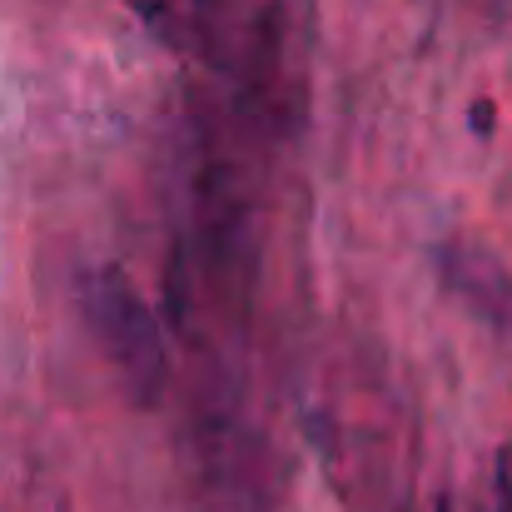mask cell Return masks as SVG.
I'll list each match as a JSON object with an SVG mask.
<instances>
[{"mask_svg":"<svg viewBox=\"0 0 512 512\" xmlns=\"http://www.w3.org/2000/svg\"><path fill=\"white\" fill-rule=\"evenodd\" d=\"M130 10H135L160 40H179V10H174V0H130Z\"/></svg>","mask_w":512,"mask_h":512,"instance_id":"cell-4","label":"cell"},{"mask_svg":"<svg viewBox=\"0 0 512 512\" xmlns=\"http://www.w3.org/2000/svg\"><path fill=\"white\" fill-rule=\"evenodd\" d=\"M438 279L468 314H478L493 329H512V274L488 249L443 244L438 249Z\"/></svg>","mask_w":512,"mask_h":512,"instance_id":"cell-3","label":"cell"},{"mask_svg":"<svg viewBox=\"0 0 512 512\" xmlns=\"http://www.w3.org/2000/svg\"><path fill=\"white\" fill-rule=\"evenodd\" d=\"M194 229H199V254L214 284L229 299H244L254 284V219L249 199L239 189V174L224 160H209L199 170L194 189Z\"/></svg>","mask_w":512,"mask_h":512,"instance_id":"cell-2","label":"cell"},{"mask_svg":"<svg viewBox=\"0 0 512 512\" xmlns=\"http://www.w3.org/2000/svg\"><path fill=\"white\" fill-rule=\"evenodd\" d=\"M85 319L105 348L120 388L130 393V403L155 408L165 398V383H170V343H165L155 309L135 289V279L120 274L115 264L95 269L85 279Z\"/></svg>","mask_w":512,"mask_h":512,"instance_id":"cell-1","label":"cell"}]
</instances>
